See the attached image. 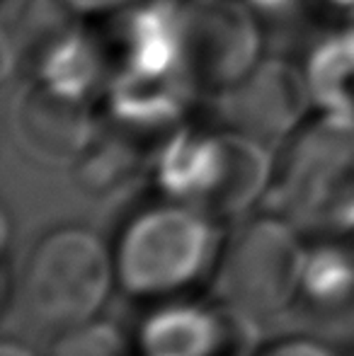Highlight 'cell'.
I'll use <instances>...</instances> for the list:
<instances>
[{
	"label": "cell",
	"instance_id": "cell-3",
	"mask_svg": "<svg viewBox=\"0 0 354 356\" xmlns=\"http://www.w3.org/2000/svg\"><path fill=\"white\" fill-rule=\"evenodd\" d=\"M308 250L284 216H260L233 233L216 262L221 305L250 323L293 308Z\"/></svg>",
	"mask_w": 354,
	"mask_h": 356
},
{
	"label": "cell",
	"instance_id": "cell-14",
	"mask_svg": "<svg viewBox=\"0 0 354 356\" xmlns=\"http://www.w3.org/2000/svg\"><path fill=\"white\" fill-rule=\"evenodd\" d=\"M303 75L318 112L354 114V32L347 24L311 49Z\"/></svg>",
	"mask_w": 354,
	"mask_h": 356
},
{
	"label": "cell",
	"instance_id": "cell-7",
	"mask_svg": "<svg viewBox=\"0 0 354 356\" xmlns=\"http://www.w3.org/2000/svg\"><path fill=\"white\" fill-rule=\"evenodd\" d=\"M250 320L228 308L163 303L138 330V356H246L252 342Z\"/></svg>",
	"mask_w": 354,
	"mask_h": 356
},
{
	"label": "cell",
	"instance_id": "cell-19",
	"mask_svg": "<svg viewBox=\"0 0 354 356\" xmlns=\"http://www.w3.org/2000/svg\"><path fill=\"white\" fill-rule=\"evenodd\" d=\"M58 8L73 15H109L129 8L134 0H56Z\"/></svg>",
	"mask_w": 354,
	"mask_h": 356
},
{
	"label": "cell",
	"instance_id": "cell-4",
	"mask_svg": "<svg viewBox=\"0 0 354 356\" xmlns=\"http://www.w3.org/2000/svg\"><path fill=\"white\" fill-rule=\"evenodd\" d=\"M114 284L117 267L107 245L90 230L58 228L34 248L22 298L39 325L63 332L95 320Z\"/></svg>",
	"mask_w": 354,
	"mask_h": 356
},
{
	"label": "cell",
	"instance_id": "cell-6",
	"mask_svg": "<svg viewBox=\"0 0 354 356\" xmlns=\"http://www.w3.org/2000/svg\"><path fill=\"white\" fill-rule=\"evenodd\" d=\"M218 104L226 129L265 145L287 143L316 109L303 68L282 58H260L246 78L218 92Z\"/></svg>",
	"mask_w": 354,
	"mask_h": 356
},
{
	"label": "cell",
	"instance_id": "cell-12",
	"mask_svg": "<svg viewBox=\"0 0 354 356\" xmlns=\"http://www.w3.org/2000/svg\"><path fill=\"white\" fill-rule=\"evenodd\" d=\"M221 141L218 134L179 131L156 158V182L168 199L204 211L216 182Z\"/></svg>",
	"mask_w": 354,
	"mask_h": 356
},
{
	"label": "cell",
	"instance_id": "cell-5",
	"mask_svg": "<svg viewBox=\"0 0 354 356\" xmlns=\"http://www.w3.org/2000/svg\"><path fill=\"white\" fill-rule=\"evenodd\" d=\"M262 58L257 13L243 0L179 3V73L189 85L223 92Z\"/></svg>",
	"mask_w": 354,
	"mask_h": 356
},
{
	"label": "cell",
	"instance_id": "cell-16",
	"mask_svg": "<svg viewBox=\"0 0 354 356\" xmlns=\"http://www.w3.org/2000/svg\"><path fill=\"white\" fill-rule=\"evenodd\" d=\"M78 175H81V184L95 194H112L129 184L134 172L138 170L134 155L122 145H90L78 158Z\"/></svg>",
	"mask_w": 354,
	"mask_h": 356
},
{
	"label": "cell",
	"instance_id": "cell-23",
	"mask_svg": "<svg viewBox=\"0 0 354 356\" xmlns=\"http://www.w3.org/2000/svg\"><path fill=\"white\" fill-rule=\"evenodd\" d=\"M347 27L354 32V13H350V17H347Z\"/></svg>",
	"mask_w": 354,
	"mask_h": 356
},
{
	"label": "cell",
	"instance_id": "cell-18",
	"mask_svg": "<svg viewBox=\"0 0 354 356\" xmlns=\"http://www.w3.org/2000/svg\"><path fill=\"white\" fill-rule=\"evenodd\" d=\"M265 356H340L335 347L318 337H293L274 344Z\"/></svg>",
	"mask_w": 354,
	"mask_h": 356
},
{
	"label": "cell",
	"instance_id": "cell-10",
	"mask_svg": "<svg viewBox=\"0 0 354 356\" xmlns=\"http://www.w3.org/2000/svg\"><path fill=\"white\" fill-rule=\"evenodd\" d=\"M192 92L179 73H143L124 66L107 88L109 114L122 129L156 131L182 117Z\"/></svg>",
	"mask_w": 354,
	"mask_h": 356
},
{
	"label": "cell",
	"instance_id": "cell-21",
	"mask_svg": "<svg viewBox=\"0 0 354 356\" xmlns=\"http://www.w3.org/2000/svg\"><path fill=\"white\" fill-rule=\"evenodd\" d=\"M0 356H34L29 352L27 347H22V344H15V342H5L3 349H0Z\"/></svg>",
	"mask_w": 354,
	"mask_h": 356
},
{
	"label": "cell",
	"instance_id": "cell-22",
	"mask_svg": "<svg viewBox=\"0 0 354 356\" xmlns=\"http://www.w3.org/2000/svg\"><path fill=\"white\" fill-rule=\"evenodd\" d=\"M328 3H330L332 8H337V10H345L347 15L354 13V0H328Z\"/></svg>",
	"mask_w": 354,
	"mask_h": 356
},
{
	"label": "cell",
	"instance_id": "cell-15",
	"mask_svg": "<svg viewBox=\"0 0 354 356\" xmlns=\"http://www.w3.org/2000/svg\"><path fill=\"white\" fill-rule=\"evenodd\" d=\"M37 83L88 102V97L102 83L99 49L81 32L61 34L39 58Z\"/></svg>",
	"mask_w": 354,
	"mask_h": 356
},
{
	"label": "cell",
	"instance_id": "cell-9",
	"mask_svg": "<svg viewBox=\"0 0 354 356\" xmlns=\"http://www.w3.org/2000/svg\"><path fill=\"white\" fill-rule=\"evenodd\" d=\"M24 143L44 160H78L92 141L86 102L37 83L17 109Z\"/></svg>",
	"mask_w": 354,
	"mask_h": 356
},
{
	"label": "cell",
	"instance_id": "cell-8",
	"mask_svg": "<svg viewBox=\"0 0 354 356\" xmlns=\"http://www.w3.org/2000/svg\"><path fill=\"white\" fill-rule=\"evenodd\" d=\"M293 313L311 337L354 349V252L342 245L308 250Z\"/></svg>",
	"mask_w": 354,
	"mask_h": 356
},
{
	"label": "cell",
	"instance_id": "cell-2",
	"mask_svg": "<svg viewBox=\"0 0 354 356\" xmlns=\"http://www.w3.org/2000/svg\"><path fill=\"white\" fill-rule=\"evenodd\" d=\"M221 254V233L214 216L189 204H161L136 213L114 250L117 284L134 298L179 293Z\"/></svg>",
	"mask_w": 354,
	"mask_h": 356
},
{
	"label": "cell",
	"instance_id": "cell-13",
	"mask_svg": "<svg viewBox=\"0 0 354 356\" xmlns=\"http://www.w3.org/2000/svg\"><path fill=\"white\" fill-rule=\"evenodd\" d=\"M122 42L127 68L143 73H179V3L148 0L131 8L124 19Z\"/></svg>",
	"mask_w": 354,
	"mask_h": 356
},
{
	"label": "cell",
	"instance_id": "cell-20",
	"mask_svg": "<svg viewBox=\"0 0 354 356\" xmlns=\"http://www.w3.org/2000/svg\"><path fill=\"white\" fill-rule=\"evenodd\" d=\"M250 10H255L257 15H279L293 8L296 0H243Z\"/></svg>",
	"mask_w": 354,
	"mask_h": 356
},
{
	"label": "cell",
	"instance_id": "cell-1",
	"mask_svg": "<svg viewBox=\"0 0 354 356\" xmlns=\"http://www.w3.org/2000/svg\"><path fill=\"white\" fill-rule=\"evenodd\" d=\"M274 213L301 233L354 230V114L318 112L284 143L272 179Z\"/></svg>",
	"mask_w": 354,
	"mask_h": 356
},
{
	"label": "cell",
	"instance_id": "cell-17",
	"mask_svg": "<svg viewBox=\"0 0 354 356\" xmlns=\"http://www.w3.org/2000/svg\"><path fill=\"white\" fill-rule=\"evenodd\" d=\"M49 356H129V344L114 325L90 320L63 330Z\"/></svg>",
	"mask_w": 354,
	"mask_h": 356
},
{
	"label": "cell",
	"instance_id": "cell-11",
	"mask_svg": "<svg viewBox=\"0 0 354 356\" xmlns=\"http://www.w3.org/2000/svg\"><path fill=\"white\" fill-rule=\"evenodd\" d=\"M267 148L269 145L231 129L221 131V165L216 187L204 211L221 220L238 218L255 207L272 189L274 179V165Z\"/></svg>",
	"mask_w": 354,
	"mask_h": 356
}]
</instances>
